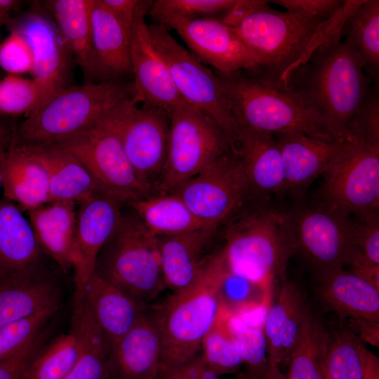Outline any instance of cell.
<instances>
[{
	"label": "cell",
	"mask_w": 379,
	"mask_h": 379,
	"mask_svg": "<svg viewBox=\"0 0 379 379\" xmlns=\"http://www.w3.org/2000/svg\"><path fill=\"white\" fill-rule=\"evenodd\" d=\"M25 145L46 169L51 202L79 204L100 193L89 173L71 154L54 145Z\"/></svg>",
	"instance_id": "obj_30"
},
{
	"label": "cell",
	"mask_w": 379,
	"mask_h": 379,
	"mask_svg": "<svg viewBox=\"0 0 379 379\" xmlns=\"http://www.w3.org/2000/svg\"><path fill=\"white\" fill-rule=\"evenodd\" d=\"M342 0H275L269 1L286 11L307 18L326 21L333 18L343 6Z\"/></svg>",
	"instance_id": "obj_48"
},
{
	"label": "cell",
	"mask_w": 379,
	"mask_h": 379,
	"mask_svg": "<svg viewBox=\"0 0 379 379\" xmlns=\"http://www.w3.org/2000/svg\"><path fill=\"white\" fill-rule=\"evenodd\" d=\"M180 368L187 379H220L219 376L208 366L202 356H196Z\"/></svg>",
	"instance_id": "obj_53"
},
{
	"label": "cell",
	"mask_w": 379,
	"mask_h": 379,
	"mask_svg": "<svg viewBox=\"0 0 379 379\" xmlns=\"http://www.w3.org/2000/svg\"><path fill=\"white\" fill-rule=\"evenodd\" d=\"M300 288L287 279L281 282L271 301L263 327L268 361L287 366L309 310Z\"/></svg>",
	"instance_id": "obj_22"
},
{
	"label": "cell",
	"mask_w": 379,
	"mask_h": 379,
	"mask_svg": "<svg viewBox=\"0 0 379 379\" xmlns=\"http://www.w3.org/2000/svg\"><path fill=\"white\" fill-rule=\"evenodd\" d=\"M227 326L246 367V373L255 379H262L268 364L267 344L263 329L248 325L239 316L228 311Z\"/></svg>",
	"instance_id": "obj_40"
},
{
	"label": "cell",
	"mask_w": 379,
	"mask_h": 379,
	"mask_svg": "<svg viewBox=\"0 0 379 379\" xmlns=\"http://www.w3.org/2000/svg\"><path fill=\"white\" fill-rule=\"evenodd\" d=\"M234 0H157L153 1L147 14L155 20L174 16L194 19L199 15L225 12Z\"/></svg>",
	"instance_id": "obj_45"
},
{
	"label": "cell",
	"mask_w": 379,
	"mask_h": 379,
	"mask_svg": "<svg viewBox=\"0 0 379 379\" xmlns=\"http://www.w3.org/2000/svg\"><path fill=\"white\" fill-rule=\"evenodd\" d=\"M2 189L4 198L27 213L51 202L46 169L28 147L15 142L13 137L4 164Z\"/></svg>",
	"instance_id": "obj_25"
},
{
	"label": "cell",
	"mask_w": 379,
	"mask_h": 379,
	"mask_svg": "<svg viewBox=\"0 0 379 379\" xmlns=\"http://www.w3.org/2000/svg\"><path fill=\"white\" fill-rule=\"evenodd\" d=\"M7 25L27 41L32 55V79L45 92L46 99L66 86L70 53L53 20L34 10Z\"/></svg>",
	"instance_id": "obj_17"
},
{
	"label": "cell",
	"mask_w": 379,
	"mask_h": 379,
	"mask_svg": "<svg viewBox=\"0 0 379 379\" xmlns=\"http://www.w3.org/2000/svg\"><path fill=\"white\" fill-rule=\"evenodd\" d=\"M133 96L114 111L117 130L125 152L140 181L151 191L158 184L166 162L169 114L142 105Z\"/></svg>",
	"instance_id": "obj_14"
},
{
	"label": "cell",
	"mask_w": 379,
	"mask_h": 379,
	"mask_svg": "<svg viewBox=\"0 0 379 379\" xmlns=\"http://www.w3.org/2000/svg\"><path fill=\"white\" fill-rule=\"evenodd\" d=\"M174 29L201 62L216 72L231 73L248 71L259 76L258 62L239 37L236 29L220 20L203 18L186 19L166 16L157 20Z\"/></svg>",
	"instance_id": "obj_15"
},
{
	"label": "cell",
	"mask_w": 379,
	"mask_h": 379,
	"mask_svg": "<svg viewBox=\"0 0 379 379\" xmlns=\"http://www.w3.org/2000/svg\"><path fill=\"white\" fill-rule=\"evenodd\" d=\"M153 1H139L130 28L133 98L139 103L169 113L185 102L177 91L168 67L155 50L145 17Z\"/></svg>",
	"instance_id": "obj_16"
},
{
	"label": "cell",
	"mask_w": 379,
	"mask_h": 379,
	"mask_svg": "<svg viewBox=\"0 0 379 379\" xmlns=\"http://www.w3.org/2000/svg\"><path fill=\"white\" fill-rule=\"evenodd\" d=\"M219 252L226 269L272 291L277 278L286 279L288 259L294 253L283 212L259 208L232 222Z\"/></svg>",
	"instance_id": "obj_6"
},
{
	"label": "cell",
	"mask_w": 379,
	"mask_h": 379,
	"mask_svg": "<svg viewBox=\"0 0 379 379\" xmlns=\"http://www.w3.org/2000/svg\"><path fill=\"white\" fill-rule=\"evenodd\" d=\"M293 251L321 274L347 265L352 251L353 218L320 201L283 212Z\"/></svg>",
	"instance_id": "obj_12"
},
{
	"label": "cell",
	"mask_w": 379,
	"mask_h": 379,
	"mask_svg": "<svg viewBox=\"0 0 379 379\" xmlns=\"http://www.w3.org/2000/svg\"><path fill=\"white\" fill-rule=\"evenodd\" d=\"M217 293L221 307L231 313L253 305L271 303V290L231 273L223 262Z\"/></svg>",
	"instance_id": "obj_41"
},
{
	"label": "cell",
	"mask_w": 379,
	"mask_h": 379,
	"mask_svg": "<svg viewBox=\"0 0 379 379\" xmlns=\"http://www.w3.org/2000/svg\"><path fill=\"white\" fill-rule=\"evenodd\" d=\"M215 232V230L203 229L157 237L166 288L178 293L198 280L210 256L206 253Z\"/></svg>",
	"instance_id": "obj_24"
},
{
	"label": "cell",
	"mask_w": 379,
	"mask_h": 379,
	"mask_svg": "<svg viewBox=\"0 0 379 379\" xmlns=\"http://www.w3.org/2000/svg\"><path fill=\"white\" fill-rule=\"evenodd\" d=\"M41 247L32 226L13 201L0 199V277L37 271Z\"/></svg>",
	"instance_id": "obj_26"
},
{
	"label": "cell",
	"mask_w": 379,
	"mask_h": 379,
	"mask_svg": "<svg viewBox=\"0 0 379 379\" xmlns=\"http://www.w3.org/2000/svg\"><path fill=\"white\" fill-rule=\"evenodd\" d=\"M349 14L343 6L333 18L323 21L279 11L269 6L249 16L235 29L256 58L259 77L284 83L323 41L340 31Z\"/></svg>",
	"instance_id": "obj_2"
},
{
	"label": "cell",
	"mask_w": 379,
	"mask_h": 379,
	"mask_svg": "<svg viewBox=\"0 0 379 379\" xmlns=\"http://www.w3.org/2000/svg\"><path fill=\"white\" fill-rule=\"evenodd\" d=\"M273 135L281 153L284 192L297 197L323 174L343 141L326 140L300 133Z\"/></svg>",
	"instance_id": "obj_21"
},
{
	"label": "cell",
	"mask_w": 379,
	"mask_h": 379,
	"mask_svg": "<svg viewBox=\"0 0 379 379\" xmlns=\"http://www.w3.org/2000/svg\"><path fill=\"white\" fill-rule=\"evenodd\" d=\"M14 128L6 117L0 116V190L2 189V173L7 151L13 137Z\"/></svg>",
	"instance_id": "obj_54"
},
{
	"label": "cell",
	"mask_w": 379,
	"mask_h": 379,
	"mask_svg": "<svg viewBox=\"0 0 379 379\" xmlns=\"http://www.w3.org/2000/svg\"><path fill=\"white\" fill-rule=\"evenodd\" d=\"M215 73L240 132L300 133L335 140L283 82L243 71Z\"/></svg>",
	"instance_id": "obj_4"
},
{
	"label": "cell",
	"mask_w": 379,
	"mask_h": 379,
	"mask_svg": "<svg viewBox=\"0 0 379 379\" xmlns=\"http://www.w3.org/2000/svg\"><path fill=\"white\" fill-rule=\"evenodd\" d=\"M363 344L347 327L331 333L324 361V379H361Z\"/></svg>",
	"instance_id": "obj_38"
},
{
	"label": "cell",
	"mask_w": 379,
	"mask_h": 379,
	"mask_svg": "<svg viewBox=\"0 0 379 379\" xmlns=\"http://www.w3.org/2000/svg\"><path fill=\"white\" fill-rule=\"evenodd\" d=\"M121 204L101 193L79 204L73 265L75 288H80L95 272L98 254L120 221Z\"/></svg>",
	"instance_id": "obj_18"
},
{
	"label": "cell",
	"mask_w": 379,
	"mask_h": 379,
	"mask_svg": "<svg viewBox=\"0 0 379 379\" xmlns=\"http://www.w3.org/2000/svg\"><path fill=\"white\" fill-rule=\"evenodd\" d=\"M71 319L79 334L81 353L63 379H109L102 334L81 289L74 291Z\"/></svg>",
	"instance_id": "obj_34"
},
{
	"label": "cell",
	"mask_w": 379,
	"mask_h": 379,
	"mask_svg": "<svg viewBox=\"0 0 379 379\" xmlns=\"http://www.w3.org/2000/svg\"><path fill=\"white\" fill-rule=\"evenodd\" d=\"M236 379H255V378L251 377L246 373H239Z\"/></svg>",
	"instance_id": "obj_60"
},
{
	"label": "cell",
	"mask_w": 379,
	"mask_h": 379,
	"mask_svg": "<svg viewBox=\"0 0 379 379\" xmlns=\"http://www.w3.org/2000/svg\"><path fill=\"white\" fill-rule=\"evenodd\" d=\"M192 213L216 230L240 208L250 187L239 158L227 153L185 182L174 192Z\"/></svg>",
	"instance_id": "obj_13"
},
{
	"label": "cell",
	"mask_w": 379,
	"mask_h": 379,
	"mask_svg": "<svg viewBox=\"0 0 379 379\" xmlns=\"http://www.w3.org/2000/svg\"><path fill=\"white\" fill-rule=\"evenodd\" d=\"M352 218V251L347 266L379 265V213Z\"/></svg>",
	"instance_id": "obj_44"
},
{
	"label": "cell",
	"mask_w": 379,
	"mask_h": 379,
	"mask_svg": "<svg viewBox=\"0 0 379 379\" xmlns=\"http://www.w3.org/2000/svg\"><path fill=\"white\" fill-rule=\"evenodd\" d=\"M20 1L18 0H0V28L8 25L12 20V15L19 8Z\"/></svg>",
	"instance_id": "obj_57"
},
{
	"label": "cell",
	"mask_w": 379,
	"mask_h": 379,
	"mask_svg": "<svg viewBox=\"0 0 379 379\" xmlns=\"http://www.w3.org/2000/svg\"><path fill=\"white\" fill-rule=\"evenodd\" d=\"M0 68L11 75L31 73L30 48L25 39L14 30H10L9 35L0 42Z\"/></svg>",
	"instance_id": "obj_47"
},
{
	"label": "cell",
	"mask_w": 379,
	"mask_h": 379,
	"mask_svg": "<svg viewBox=\"0 0 379 379\" xmlns=\"http://www.w3.org/2000/svg\"><path fill=\"white\" fill-rule=\"evenodd\" d=\"M159 379H187L180 368H168L159 366Z\"/></svg>",
	"instance_id": "obj_58"
},
{
	"label": "cell",
	"mask_w": 379,
	"mask_h": 379,
	"mask_svg": "<svg viewBox=\"0 0 379 379\" xmlns=\"http://www.w3.org/2000/svg\"><path fill=\"white\" fill-rule=\"evenodd\" d=\"M130 28L100 1L91 9V49L95 77L103 81L132 74Z\"/></svg>",
	"instance_id": "obj_23"
},
{
	"label": "cell",
	"mask_w": 379,
	"mask_h": 379,
	"mask_svg": "<svg viewBox=\"0 0 379 379\" xmlns=\"http://www.w3.org/2000/svg\"><path fill=\"white\" fill-rule=\"evenodd\" d=\"M341 34L327 37L284 84L335 140L347 138L350 123L371 91L369 78Z\"/></svg>",
	"instance_id": "obj_1"
},
{
	"label": "cell",
	"mask_w": 379,
	"mask_h": 379,
	"mask_svg": "<svg viewBox=\"0 0 379 379\" xmlns=\"http://www.w3.org/2000/svg\"><path fill=\"white\" fill-rule=\"evenodd\" d=\"M262 379H288L286 374L284 373L280 367L272 361L268 364L262 374Z\"/></svg>",
	"instance_id": "obj_59"
},
{
	"label": "cell",
	"mask_w": 379,
	"mask_h": 379,
	"mask_svg": "<svg viewBox=\"0 0 379 379\" xmlns=\"http://www.w3.org/2000/svg\"><path fill=\"white\" fill-rule=\"evenodd\" d=\"M330 338L331 332L310 308L289 358L287 378L324 379V361Z\"/></svg>",
	"instance_id": "obj_35"
},
{
	"label": "cell",
	"mask_w": 379,
	"mask_h": 379,
	"mask_svg": "<svg viewBox=\"0 0 379 379\" xmlns=\"http://www.w3.org/2000/svg\"><path fill=\"white\" fill-rule=\"evenodd\" d=\"M59 303L22 319L0 328V360L8 358L25 347L42 331L57 312Z\"/></svg>",
	"instance_id": "obj_43"
},
{
	"label": "cell",
	"mask_w": 379,
	"mask_h": 379,
	"mask_svg": "<svg viewBox=\"0 0 379 379\" xmlns=\"http://www.w3.org/2000/svg\"><path fill=\"white\" fill-rule=\"evenodd\" d=\"M81 341L76 327L42 348L28 366L22 379H63L77 363Z\"/></svg>",
	"instance_id": "obj_37"
},
{
	"label": "cell",
	"mask_w": 379,
	"mask_h": 379,
	"mask_svg": "<svg viewBox=\"0 0 379 379\" xmlns=\"http://www.w3.org/2000/svg\"><path fill=\"white\" fill-rule=\"evenodd\" d=\"M95 272L143 304L156 298L166 288L157 237L135 214L121 215L98 254Z\"/></svg>",
	"instance_id": "obj_7"
},
{
	"label": "cell",
	"mask_w": 379,
	"mask_h": 379,
	"mask_svg": "<svg viewBox=\"0 0 379 379\" xmlns=\"http://www.w3.org/2000/svg\"><path fill=\"white\" fill-rule=\"evenodd\" d=\"M359 56L364 71L378 81L379 72V1L364 0L345 21L341 34Z\"/></svg>",
	"instance_id": "obj_36"
},
{
	"label": "cell",
	"mask_w": 379,
	"mask_h": 379,
	"mask_svg": "<svg viewBox=\"0 0 379 379\" xmlns=\"http://www.w3.org/2000/svg\"><path fill=\"white\" fill-rule=\"evenodd\" d=\"M134 94L133 83L107 81L66 86L14 128L13 140L33 145L58 144L95 125Z\"/></svg>",
	"instance_id": "obj_3"
},
{
	"label": "cell",
	"mask_w": 379,
	"mask_h": 379,
	"mask_svg": "<svg viewBox=\"0 0 379 379\" xmlns=\"http://www.w3.org/2000/svg\"><path fill=\"white\" fill-rule=\"evenodd\" d=\"M222 269L219 253L210 255L198 280L173 293L154 314L161 343L160 366L180 368L197 356L221 311L217 291Z\"/></svg>",
	"instance_id": "obj_5"
},
{
	"label": "cell",
	"mask_w": 379,
	"mask_h": 379,
	"mask_svg": "<svg viewBox=\"0 0 379 379\" xmlns=\"http://www.w3.org/2000/svg\"><path fill=\"white\" fill-rule=\"evenodd\" d=\"M114 109L91 127L53 145L74 157L101 194L128 204L151 196V191L140 181L125 152Z\"/></svg>",
	"instance_id": "obj_8"
},
{
	"label": "cell",
	"mask_w": 379,
	"mask_h": 379,
	"mask_svg": "<svg viewBox=\"0 0 379 379\" xmlns=\"http://www.w3.org/2000/svg\"><path fill=\"white\" fill-rule=\"evenodd\" d=\"M321 201L354 218L379 213V147L356 138L342 141L323 174Z\"/></svg>",
	"instance_id": "obj_11"
},
{
	"label": "cell",
	"mask_w": 379,
	"mask_h": 379,
	"mask_svg": "<svg viewBox=\"0 0 379 379\" xmlns=\"http://www.w3.org/2000/svg\"><path fill=\"white\" fill-rule=\"evenodd\" d=\"M363 366L361 379H379V359L363 344L361 347Z\"/></svg>",
	"instance_id": "obj_55"
},
{
	"label": "cell",
	"mask_w": 379,
	"mask_h": 379,
	"mask_svg": "<svg viewBox=\"0 0 379 379\" xmlns=\"http://www.w3.org/2000/svg\"><path fill=\"white\" fill-rule=\"evenodd\" d=\"M350 271L379 289V265H364L350 267Z\"/></svg>",
	"instance_id": "obj_56"
},
{
	"label": "cell",
	"mask_w": 379,
	"mask_h": 379,
	"mask_svg": "<svg viewBox=\"0 0 379 379\" xmlns=\"http://www.w3.org/2000/svg\"><path fill=\"white\" fill-rule=\"evenodd\" d=\"M128 204L155 237L175 236L203 229L214 230L199 220L175 193L151 195Z\"/></svg>",
	"instance_id": "obj_33"
},
{
	"label": "cell",
	"mask_w": 379,
	"mask_h": 379,
	"mask_svg": "<svg viewBox=\"0 0 379 379\" xmlns=\"http://www.w3.org/2000/svg\"><path fill=\"white\" fill-rule=\"evenodd\" d=\"M93 0H51L46 3L70 53L88 80L95 79L91 49Z\"/></svg>",
	"instance_id": "obj_32"
},
{
	"label": "cell",
	"mask_w": 379,
	"mask_h": 379,
	"mask_svg": "<svg viewBox=\"0 0 379 379\" xmlns=\"http://www.w3.org/2000/svg\"><path fill=\"white\" fill-rule=\"evenodd\" d=\"M58 303V287L38 272L0 277V328Z\"/></svg>",
	"instance_id": "obj_31"
},
{
	"label": "cell",
	"mask_w": 379,
	"mask_h": 379,
	"mask_svg": "<svg viewBox=\"0 0 379 379\" xmlns=\"http://www.w3.org/2000/svg\"><path fill=\"white\" fill-rule=\"evenodd\" d=\"M269 6V1L234 0L232 6L227 10L220 20L225 25L237 28L253 13Z\"/></svg>",
	"instance_id": "obj_50"
},
{
	"label": "cell",
	"mask_w": 379,
	"mask_h": 379,
	"mask_svg": "<svg viewBox=\"0 0 379 379\" xmlns=\"http://www.w3.org/2000/svg\"><path fill=\"white\" fill-rule=\"evenodd\" d=\"M151 379H159L158 377H157V374L154 378H152Z\"/></svg>",
	"instance_id": "obj_61"
},
{
	"label": "cell",
	"mask_w": 379,
	"mask_h": 379,
	"mask_svg": "<svg viewBox=\"0 0 379 379\" xmlns=\"http://www.w3.org/2000/svg\"><path fill=\"white\" fill-rule=\"evenodd\" d=\"M100 3L119 20L131 27L138 0H100Z\"/></svg>",
	"instance_id": "obj_52"
},
{
	"label": "cell",
	"mask_w": 379,
	"mask_h": 379,
	"mask_svg": "<svg viewBox=\"0 0 379 379\" xmlns=\"http://www.w3.org/2000/svg\"><path fill=\"white\" fill-rule=\"evenodd\" d=\"M45 334L41 331L15 354L0 360V379H22L28 366L44 347Z\"/></svg>",
	"instance_id": "obj_49"
},
{
	"label": "cell",
	"mask_w": 379,
	"mask_h": 379,
	"mask_svg": "<svg viewBox=\"0 0 379 379\" xmlns=\"http://www.w3.org/2000/svg\"><path fill=\"white\" fill-rule=\"evenodd\" d=\"M236 155L242 164L250 192L260 197L284 192L281 153L273 134L241 131Z\"/></svg>",
	"instance_id": "obj_27"
},
{
	"label": "cell",
	"mask_w": 379,
	"mask_h": 379,
	"mask_svg": "<svg viewBox=\"0 0 379 379\" xmlns=\"http://www.w3.org/2000/svg\"><path fill=\"white\" fill-rule=\"evenodd\" d=\"M76 204L71 201H51L27 213L41 251L63 271L74 265Z\"/></svg>",
	"instance_id": "obj_29"
},
{
	"label": "cell",
	"mask_w": 379,
	"mask_h": 379,
	"mask_svg": "<svg viewBox=\"0 0 379 379\" xmlns=\"http://www.w3.org/2000/svg\"><path fill=\"white\" fill-rule=\"evenodd\" d=\"M347 328L363 343H366L374 347L379 346V321L364 319H348Z\"/></svg>",
	"instance_id": "obj_51"
},
{
	"label": "cell",
	"mask_w": 379,
	"mask_h": 379,
	"mask_svg": "<svg viewBox=\"0 0 379 379\" xmlns=\"http://www.w3.org/2000/svg\"><path fill=\"white\" fill-rule=\"evenodd\" d=\"M322 304L343 318L379 321V289L344 268L319 274Z\"/></svg>",
	"instance_id": "obj_28"
},
{
	"label": "cell",
	"mask_w": 379,
	"mask_h": 379,
	"mask_svg": "<svg viewBox=\"0 0 379 379\" xmlns=\"http://www.w3.org/2000/svg\"><path fill=\"white\" fill-rule=\"evenodd\" d=\"M202 357L218 376L240 373L241 358L227 326V311L221 307L220 315L204 338Z\"/></svg>",
	"instance_id": "obj_39"
},
{
	"label": "cell",
	"mask_w": 379,
	"mask_h": 379,
	"mask_svg": "<svg viewBox=\"0 0 379 379\" xmlns=\"http://www.w3.org/2000/svg\"><path fill=\"white\" fill-rule=\"evenodd\" d=\"M351 138L379 147V98L375 91L368 92L354 114L347 139Z\"/></svg>",
	"instance_id": "obj_46"
},
{
	"label": "cell",
	"mask_w": 379,
	"mask_h": 379,
	"mask_svg": "<svg viewBox=\"0 0 379 379\" xmlns=\"http://www.w3.org/2000/svg\"><path fill=\"white\" fill-rule=\"evenodd\" d=\"M152 44L166 65L182 100L205 112L226 135L236 153L239 127L230 110L216 73L182 46L161 24L148 25Z\"/></svg>",
	"instance_id": "obj_10"
},
{
	"label": "cell",
	"mask_w": 379,
	"mask_h": 379,
	"mask_svg": "<svg viewBox=\"0 0 379 379\" xmlns=\"http://www.w3.org/2000/svg\"><path fill=\"white\" fill-rule=\"evenodd\" d=\"M161 355L157 322L147 313L107 351L109 378L151 379L157 374Z\"/></svg>",
	"instance_id": "obj_20"
},
{
	"label": "cell",
	"mask_w": 379,
	"mask_h": 379,
	"mask_svg": "<svg viewBox=\"0 0 379 379\" xmlns=\"http://www.w3.org/2000/svg\"><path fill=\"white\" fill-rule=\"evenodd\" d=\"M107 351L147 313L143 304L94 272L80 288Z\"/></svg>",
	"instance_id": "obj_19"
},
{
	"label": "cell",
	"mask_w": 379,
	"mask_h": 379,
	"mask_svg": "<svg viewBox=\"0 0 379 379\" xmlns=\"http://www.w3.org/2000/svg\"><path fill=\"white\" fill-rule=\"evenodd\" d=\"M46 99L45 92L32 79L7 74L0 79V116H27Z\"/></svg>",
	"instance_id": "obj_42"
},
{
	"label": "cell",
	"mask_w": 379,
	"mask_h": 379,
	"mask_svg": "<svg viewBox=\"0 0 379 379\" xmlns=\"http://www.w3.org/2000/svg\"><path fill=\"white\" fill-rule=\"evenodd\" d=\"M168 154L159 194L174 192L220 157L232 151L215 121L186 102L169 113Z\"/></svg>",
	"instance_id": "obj_9"
}]
</instances>
